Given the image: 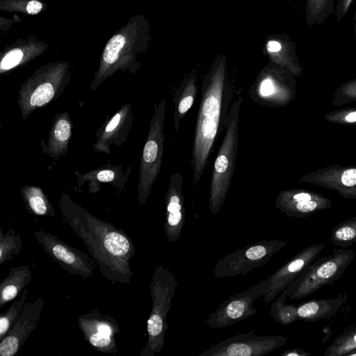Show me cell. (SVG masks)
I'll return each instance as SVG.
<instances>
[{
  "label": "cell",
  "instance_id": "cell-18",
  "mask_svg": "<svg viewBox=\"0 0 356 356\" xmlns=\"http://www.w3.org/2000/svg\"><path fill=\"white\" fill-rule=\"evenodd\" d=\"M197 93V76L195 72H193L184 78L173 97V125L176 131L179 129L181 121L192 107Z\"/></svg>",
  "mask_w": 356,
  "mask_h": 356
},
{
  "label": "cell",
  "instance_id": "cell-9",
  "mask_svg": "<svg viewBox=\"0 0 356 356\" xmlns=\"http://www.w3.org/2000/svg\"><path fill=\"white\" fill-rule=\"evenodd\" d=\"M268 286V278L235 293L222 302L204 322L209 328H224L246 319L257 312L253 303L264 296Z\"/></svg>",
  "mask_w": 356,
  "mask_h": 356
},
{
  "label": "cell",
  "instance_id": "cell-28",
  "mask_svg": "<svg viewBox=\"0 0 356 356\" xmlns=\"http://www.w3.org/2000/svg\"><path fill=\"white\" fill-rule=\"evenodd\" d=\"M29 293V289H24L19 299L13 301L6 312L0 314V340L3 339L21 314Z\"/></svg>",
  "mask_w": 356,
  "mask_h": 356
},
{
  "label": "cell",
  "instance_id": "cell-8",
  "mask_svg": "<svg viewBox=\"0 0 356 356\" xmlns=\"http://www.w3.org/2000/svg\"><path fill=\"white\" fill-rule=\"evenodd\" d=\"M61 67L47 69L32 76L19 90V104L26 118L36 108L50 102L67 83Z\"/></svg>",
  "mask_w": 356,
  "mask_h": 356
},
{
  "label": "cell",
  "instance_id": "cell-5",
  "mask_svg": "<svg viewBox=\"0 0 356 356\" xmlns=\"http://www.w3.org/2000/svg\"><path fill=\"white\" fill-rule=\"evenodd\" d=\"M165 106L166 100L164 97L154 104V113L143 147L138 185L140 206L146 202L161 170L165 143Z\"/></svg>",
  "mask_w": 356,
  "mask_h": 356
},
{
  "label": "cell",
  "instance_id": "cell-27",
  "mask_svg": "<svg viewBox=\"0 0 356 356\" xmlns=\"http://www.w3.org/2000/svg\"><path fill=\"white\" fill-rule=\"evenodd\" d=\"M330 241L333 245L342 248L356 243V218L346 220L333 227Z\"/></svg>",
  "mask_w": 356,
  "mask_h": 356
},
{
  "label": "cell",
  "instance_id": "cell-20",
  "mask_svg": "<svg viewBox=\"0 0 356 356\" xmlns=\"http://www.w3.org/2000/svg\"><path fill=\"white\" fill-rule=\"evenodd\" d=\"M131 115L129 105L123 106L111 120L107 123L103 132L99 136L97 144L94 146L95 149L108 152V147L111 143H117L118 139L127 132Z\"/></svg>",
  "mask_w": 356,
  "mask_h": 356
},
{
  "label": "cell",
  "instance_id": "cell-21",
  "mask_svg": "<svg viewBox=\"0 0 356 356\" xmlns=\"http://www.w3.org/2000/svg\"><path fill=\"white\" fill-rule=\"evenodd\" d=\"M295 281L284 289L281 295L271 305L270 314L281 325H287L298 320L297 305L286 304L285 300L296 289Z\"/></svg>",
  "mask_w": 356,
  "mask_h": 356
},
{
  "label": "cell",
  "instance_id": "cell-29",
  "mask_svg": "<svg viewBox=\"0 0 356 356\" xmlns=\"http://www.w3.org/2000/svg\"><path fill=\"white\" fill-rule=\"evenodd\" d=\"M24 56V51L19 48L9 51L6 54L1 61V70H8L18 65L22 62Z\"/></svg>",
  "mask_w": 356,
  "mask_h": 356
},
{
  "label": "cell",
  "instance_id": "cell-33",
  "mask_svg": "<svg viewBox=\"0 0 356 356\" xmlns=\"http://www.w3.org/2000/svg\"><path fill=\"white\" fill-rule=\"evenodd\" d=\"M42 8L41 2L37 0H31L26 5V12L30 15L38 13Z\"/></svg>",
  "mask_w": 356,
  "mask_h": 356
},
{
  "label": "cell",
  "instance_id": "cell-26",
  "mask_svg": "<svg viewBox=\"0 0 356 356\" xmlns=\"http://www.w3.org/2000/svg\"><path fill=\"white\" fill-rule=\"evenodd\" d=\"M24 243L19 234L13 229L3 234L0 228V265L18 257L22 252Z\"/></svg>",
  "mask_w": 356,
  "mask_h": 356
},
{
  "label": "cell",
  "instance_id": "cell-4",
  "mask_svg": "<svg viewBox=\"0 0 356 356\" xmlns=\"http://www.w3.org/2000/svg\"><path fill=\"white\" fill-rule=\"evenodd\" d=\"M177 284L174 274L170 270L162 265L155 268L149 284L152 304L147 321L148 338L140 356H154L163 350L168 328L167 315Z\"/></svg>",
  "mask_w": 356,
  "mask_h": 356
},
{
  "label": "cell",
  "instance_id": "cell-19",
  "mask_svg": "<svg viewBox=\"0 0 356 356\" xmlns=\"http://www.w3.org/2000/svg\"><path fill=\"white\" fill-rule=\"evenodd\" d=\"M31 277L29 266H19L10 268L6 277L0 283V308L22 293Z\"/></svg>",
  "mask_w": 356,
  "mask_h": 356
},
{
  "label": "cell",
  "instance_id": "cell-25",
  "mask_svg": "<svg viewBox=\"0 0 356 356\" xmlns=\"http://www.w3.org/2000/svg\"><path fill=\"white\" fill-rule=\"evenodd\" d=\"M334 0H306L305 17L307 26L312 28L323 24L335 12Z\"/></svg>",
  "mask_w": 356,
  "mask_h": 356
},
{
  "label": "cell",
  "instance_id": "cell-36",
  "mask_svg": "<svg viewBox=\"0 0 356 356\" xmlns=\"http://www.w3.org/2000/svg\"><path fill=\"white\" fill-rule=\"evenodd\" d=\"M353 20H354V31H355V38H356V10L354 12Z\"/></svg>",
  "mask_w": 356,
  "mask_h": 356
},
{
  "label": "cell",
  "instance_id": "cell-37",
  "mask_svg": "<svg viewBox=\"0 0 356 356\" xmlns=\"http://www.w3.org/2000/svg\"><path fill=\"white\" fill-rule=\"evenodd\" d=\"M346 356H356V349H355V350H354L353 351H352V352H350V353H348V354L346 355Z\"/></svg>",
  "mask_w": 356,
  "mask_h": 356
},
{
  "label": "cell",
  "instance_id": "cell-31",
  "mask_svg": "<svg viewBox=\"0 0 356 356\" xmlns=\"http://www.w3.org/2000/svg\"><path fill=\"white\" fill-rule=\"evenodd\" d=\"M341 182L346 186H353L356 184V169H348L341 175Z\"/></svg>",
  "mask_w": 356,
  "mask_h": 356
},
{
  "label": "cell",
  "instance_id": "cell-34",
  "mask_svg": "<svg viewBox=\"0 0 356 356\" xmlns=\"http://www.w3.org/2000/svg\"><path fill=\"white\" fill-rule=\"evenodd\" d=\"M310 353L307 352L302 348H296L293 349H288L284 350L281 355L282 356H309Z\"/></svg>",
  "mask_w": 356,
  "mask_h": 356
},
{
  "label": "cell",
  "instance_id": "cell-6",
  "mask_svg": "<svg viewBox=\"0 0 356 356\" xmlns=\"http://www.w3.org/2000/svg\"><path fill=\"white\" fill-rule=\"evenodd\" d=\"M355 253L343 248L332 250V254L315 259L296 280V289L290 300L304 298L320 288L339 280L352 263Z\"/></svg>",
  "mask_w": 356,
  "mask_h": 356
},
{
  "label": "cell",
  "instance_id": "cell-32",
  "mask_svg": "<svg viewBox=\"0 0 356 356\" xmlns=\"http://www.w3.org/2000/svg\"><path fill=\"white\" fill-rule=\"evenodd\" d=\"M97 178L102 182H110L114 179L115 173L111 170H103L97 174Z\"/></svg>",
  "mask_w": 356,
  "mask_h": 356
},
{
  "label": "cell",
  "instance_id": "cell-3",
  "mask_svg": "<svg viewBox=\"0 0 356 356\" xmlns=\"http://www.w3.org/2000/svg\"><path fill=\"white\" fill-rule=\"evenodd\" d=\"M242 101L239 96L229 106L225 122V133L213 163L209 195V209L213 215L219 211L225 202L234 175Z\"/></svg>",
  "mask_w": 356,
  "mask_h": 356
},
{
  "label": "cell",
  "instance_id": "cell-11",
  "mask_svg": "<svg viewBox=\"0 0 356 356\" xmlns=\"http://www.w3.org/2000/svg\"><path fill=\"white\" fill-rule=\"evenodd\" d=\"M33 234L46 254L68 273L83 279L94 275L96 265L86 253L42 229L34 232Z\"/></svg>",
  "mask_w": 356,
  "mask_h": 356
},
{
  "label": "cell",
  "instance_id": "cell-15",
  "mask_svg": "<svg viewBox=\"0 0 356 356\" xmlns=\"http://www.w3.org/2000/svg\"><path fill=\"white\" fill-rule=\"evenodd\" d=\"M183 177L173 172L165 193L164 232L169 241L177 242L185 224L186 208L183 193Z\"/></svg>",
  "mask_w": 356,
  "mask_h": 356
},
{
  "label": "cell",
  "instance_id": "cell-10",
  "mask_svg": "<svg viewBox=\"0 0 356 356\" xmlns=\"http://www.w3.org/2000/svg\"><path fill=\"white\" fill-rule=\"evenodd\" d=\"M288 340L282 335L260 336L251 331L224 339L198 356H263L283 346Z\"/></svg>",
  "mask_w": 356,
  "mask_h": 356
},
{
  "label": "cell",
  "instance_id": "cell-16",
  "mask_svg": "<svg viewBox=\"0 0 356 356\" xmlns=\"http://www.w3.org/2000/svg\"><path fill=\"white\" fill-rule=\"evenodd\" d=\"M297 43L286 33L268 35L264 46V51L269 61L289 70L297 68Z\"/></svg>",
  "mask_w": 356,
  "mask_h": 356
},
{
  "label": "cell",
  "instance_id": "cell-38",
  "mask_svg": "<svg viewBox=\"0 0 356 356\" xmlns=\"http://www.w3.org/2000/svg\"><path fill=\"white\" fill-rule=\"evenodd\" d=\"M286 1H288L291 2V1H292L293 0H286Z\"/></svg>",
  "mask_w": 356,
  "mask_h": 356
},
{
  "label": "cell",
  "instance_id": "cell-30",
  "mask_svg": "<svg viewBox=\"0 0 356 356\" xmlns=\"http://www.w3.org/2000/svg\"><path fill=\"white\" fill-rule=\"evenodd\" d=\"M355 0H337L335 8V17L339 22L349 11Z\"/></svg>",
  "mask_w": 356,
  "mask_h": 356
},
{
  "label": "cell",
  "instance_id": "cell-35",
  "mask_svg": "<svg viewBox=\"0 0 356 356\" xmlns=\"http://www.w3.org/2000/svg\"><path fill=\"white\" fill-rule=\"evenodd\" d=\"M346 120L349 122H356V111L349 113L346 117Z\"/></svg>",
  "mask_w": 356,
  "mask_h": 356
},
{
  "label": "cell",
  "instance_id": "cell-24",
  "mask_svg": "<svg viewBox=\"0 0 356 356\" xmlns=\"http://www.w3.org/2000/svg\"><path fill=\"white\" fill-rule=\"evenodd\" d=\"M356 349V320L344 328L323 353L324 356H346Z\"/></svg>",
  "mask_w": 356,
  "mask_h": 356
},
{
  "label": "cell",
  "instance_id": "cell-14",
  "mask_svg": "<svg viewBox=\"0 0 356 356\" xmlns=\"http://www.w3.org/2000/svg\"><path fill=\"white\" fill-rule=\"evenodd\" d=\"M324 248L322 243L310 245L301 250L268 278V286L264 293V302L273 300L279 293L293 282L311 264Z\"/></svg>",
  "mask_w": 356,
  "mask_h": 356
},
{
  "label": "cell",
  "instance_id": "cell-22",
  "mask_svg": "<svg viewBox=\"0 0 356 356\" xmlns=\"http://www.w3.org/2000/svg\"><path fill=\"white\" fill-rule=\"evenodd\" d=\"M22 196L28 211L39 216L54 217L56 212L42 192L35 186H26L22 190Z\"/></svg>",
  "mask_w": 356,
  "mask_h": 356
},
{
  "label": "cell",
  "instance_id": "cell-2",
  "mask_svg": "<svg viewBox=\"0 0 356 356\" xmlns=\"http://www.w3.org/2000/svg\"><path fill=\"white\" fill-rule=\"evenodd\" d=\"M231 89L227 80V56L216 55L202 83L191 150L192 178L194 184L203 175L222 122H225Z\"/></svg>",
  "mask_w": 356,
  "mask_h": 356
},
{
  "label": "cell",
  "instance_id": "cell-17",
  "mask_svg": "<svg viewBox=\"0 0 356 356\" xmlns=\"http://www.w3.org/2000/svg\"><path fill=\"white\" fill-rule=\"evenodd\" d=\"M348 300V295L341 293L331 299H312L297 305L298 320L314 322L334 317Z\"/></svg>",
  "mask_w": 356,
  "mask_h": 356
},
{
  "label": "cell",
  "instance_id": "cell-13",
  "mask_svg": "<svg viewBox=\"0 0 356 356\" xmlns=\"http://www.w3.org/2000/svg\"><path fill=\"white\" fill-rule=\"evenodd\" d=\"M44 300L38 296L25 303L19 316L0 342L1 356H14L23 346L40 321Z\"/></svg>",
  "mask_w": 356,
  "mask_h": 356
},
{
  "label": "cell",
  "instance_id": "cell-23",
  "mask_svg": "<svg viewBox=\"0 0 356 356\" xmlns=\"http://www.w3.org/2000/svg\"><path fill=\"white\" fill-rule=\"evenodd\" d=\"M71 124L66 117L61 116L55 122L49 139L48 154L57 156L66 151L71 136Z\"/></svg>",
  "mask_w": 356,
  "mask_h": 356
},
{
  "label": "cell",
  "instance_id": "cell-12",
  "mask_svg": "<svg viewBox=\"0 0 356 356\" xmlns=\"http://www.w3.org/2000/svg\"><path fill=\"white\" fill-rule=\"evenodd\" d=\"M77 322L85 341L92 349L104 354L118 352L120 326L113 316L93 309L79 315Z\"/></svg>",
  "mask_w": 356,
  "mask_h": 356
},
{
  "label": "cell",
  "instance_id": "cell-1",
  "mask_svg": "<svg viewBox=\"0 0 356 356\" xmlns=\"http://www.w3.org/2000/svg\"><path fill=\"white\" fill-rule=\"evenodd\" d=\"M60 208L65 222L85 243L104 277L113 284H130L133 241L122 229L102 220L64 196Z\"/></svg>",
  "mask_w": 356,
  "mask_h": 356
},
{
  "label": "cell",
  "instance_id": "cell-7",
  "mask_svg": "<svg viewBox=\"0 0 356 356\" xmlns=\"http://www.w3.org/2000/svg\"><path fill=\"white\" fill-rule=\"evenodd\" d=\"M287 243L280 239L261 240L234 251L219 260L213 269L216 278L245 275L260 268L285 247Z\"/></svg>",
  "mask_w": 356,
  "mask_h": 356
}]
</instances>
